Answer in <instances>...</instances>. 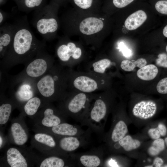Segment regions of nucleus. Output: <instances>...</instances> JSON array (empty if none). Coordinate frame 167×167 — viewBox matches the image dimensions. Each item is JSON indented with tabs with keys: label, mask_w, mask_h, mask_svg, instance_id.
I'll return each mask as SVG.
<instances>
[{
	"label": "nucleus",
	"mask_w": 167,
	"mask_h": 167,
	"mask_svg": "<svg viewBox=\"0 0 167 167\" xmlns=\"http://www.w3.org/2000/svg\"><path fill=\"white\" fill-rule=\"evenodd\" d=\"M26 18L17 20V28L5 57L11 60L23 59L37 53L43 48V41L38 40L28 26Z\"/></svg>",
	"instance_id": "nucleus-1"
},
{
	"label": "nucleus",
	"mask_w": 167,
	"mask_h": 167,
	"mask_svg": "<svg viewBox=\"0 0 167 167\" xmlns=\"http://www.w3.org/2000/svg\"><path fill=\"white\" fill-rule=\"evenodd\" d=\"M109 101L106 93H95L88 111L80 122L95 133L101 140L106 122L109 111Z\"/></svg>",
	"instance_id": "nucleus-2"
},
{
	"label": "nucleus",
	"mask_w": 167,
	"mask_h": 167,
	"mask_svg": "<svg viewBox=\"0 0 167 167\" xmlns=\"http://www.w3.org/2000/svg\"><path fill=\"white\" fill-rule=\"evenodd\" d=\"M70 69L64 71L60 67H56L52 74L47 75L42 77L37 84L40 94L45 97L54 96L56 99L64 100L70 92L69 78Z\"/></svg>",
	"instance_id": "nucleus-3"
},
{
	"label": "nucleus",
	"mask_w": 167,
	"mask_h": 167,
	"mask_svg": "<svg viewBox=\"0 0 167 167\" xmlns=\"http://www.w3.org/2000/svg\"><path fill=\"white\" fill-rule=\"evenodd\" d=\"M105 75L88 71L80 72L70 70L69 86L70 91L93 93L101 91L106 87Z\"/></svg>",
	"instance_id": "nucleus-4"
},
{
	"label": "nucleus",
	"mask_w": 167,
	"mask_h": 167,
	"mask_svg": "<svg viewBox=\"0 0 167 167\" xmlns=\"http://www.w3.org/2000/svg\"><path fill=\"white\" fill-rule=\"evenodd\" d=\"M95 94L71 91L66 100L64 99L62 112L80 123L88 111Z\"/></svg>",
	"instance_id": "nucleus-5"
},
{
	"label": "nucleus",
	"mask_w": 167,
	"mask_h": 167,
	"mask_svg": "<svg viewBox=\"0 0 167 167\" xmlns=\"http://www.w3.org/2000/svg\"><path fill=\"white\" fill-rule=\"evenodd\" d=\"M52 10L47 6L35 11L32 24L45 40L50 39L58 28V23Z\"/></svg>",
	"instance_id": "nucleus-6"
},
{
	"label": "nucleus",
	"mask_w": 167,
	"mask_h": 167,
	"mask_svg": "<svg viewBox=\"0 0 167 167\" xmlns=\"http://www.w3.org/2000/svg\"><path fill=\"white\" fill-rule=\"evenodd\" d=\"M56 54L63 64L71 67L79 63L82 56V51L81 48L77 46L75 43L69 42L59 45Z\"/></svg>",
	"instance_id": "nucleus-7"
},
{
	"label": "nucleus",
	"mask_w": 167,
	"mask_h": 167,
	"mask_svg": "<svg viewBox=\"0 0 167 167\" xmlns=\"http://www.w3.org/2000/svg\"><path fill=\"white\" fill-rule=\"evenodd\" d=\"M103 149L101 147L95 148L83 153L72 155V158L76 165L84 167L103 166Z\"/></svg>",
	"instance_id": "nucleus-8"
},
{
	"label": "nucleus",
	"mask_w": 167,
	"mask_h": 167,
	"mask_svg": "<svg viewBox=\"0 0 167 167\" xmlns=\"http://www.w3.org/2000/svg\"><path fill=\"white\" fill-rule=\"evenodd\" d=\"M118 115L115 116L110 131L103 137L104 141L108 146L118 141L125 136L128 132L126 123Z\"/></svg>",
	"instance_id": "nucleus-9"
},
{
	"label": "nucleus",
	"mask_w": 167,
	"mask_h": 167,
	"mask_svg": "<svg viewBox=\"0 0 167 167\" xmlns=\"http://www.w3.org/2000/svg\"><path fill=\"white\" fill-rule=\"evenodd\" d=\"M90 133L79 136L62 137L59 141V148L65 152H70L75 151L88 144Z\"/></svg>",
	"instance_id": "nucleus-10"
},
{
	"label": "nucleus",
	"mask_w": 167,
	"mask_h": 167,
	"mask_svg": "<svg viewBox=\"0 0 167 167\" xmlns=\"http://www.w3.org/2000/svg\"><path fill=\"white\" fill-rule=\"evenodd\" d=\"M17 20L14 24L5 23L0 27V53L4 57L13 39L17 28Z\"/></svg>",
	"instance_id": "nucleus-11"
},
{
	"label": "nucleus",
	"mask_w": 167,
	"mask_h": 167,
	"mask_svg": "<svg viewBox=\"0 0 167 167\" xmlns=\"http://www.w3.org/2000/svg\"><path fill=\"white\" fill-rule=\"evenodd\" d=\"M52 127L51 130L54 133L63 137L81 135L91 132L89 128L85 131L77 125L65 122Z\"/></svg>",
	"instance_id": "nucleus-12"
},
{
	"label": "nucleus",
	"mask_w": 167,
	"mask_h": 167,
	"mask_svg": "<svg viewBox=\"0 0 167 167\" xmlns=\"http://www.w3.org/2000/svg\"><path fill=\"white\" fill-rule=\"evenodd\" d=\"M157 109L156 104L152 101H143L135 105L132 110L133 114L136 117L146 119L152 117Z\"/></svg>",
	"instance_id": "nucleus-13"
},
{
	"label": "nucleus",
	"mask_w": 167,
	"mask_h": 167,
	"mask_svg": "<svg viewBox=\"0 0 167 167\" xmlns=\"http://www.w3.org/2000/svg\"><path fill=\"white\" fill-rule=\"evenodd\" d=\"M104 27V23L101 19L90 17L83 19L79 25L80 32L84 35H89L101 31Z\"/></svg>",
	"instance_id": "nucleus-14"
},
{
	"label": "nucleus",
	"mask_w": 167,
	"mask_h": 167,
	"mask_svg": "<svg viewBox=\"0 0 167 167\" xmlns=\"http://www.w3.org/2000/svg\"><path fill=\"white\" fill-rule=\"evenodd\" d=\"M47 62L46 58L39 57L33 60L26 69L27 75L32 77L36 78L43 75L47 69Z\"/></svg>",
	"instance_id": "nucleus-15"
},
{
	"label": "nucleus",
	"mask_w": 167,
	"mask_h": 167,
	"mask_svg": "<svg viewBox=\"0 0 167 167\" xmlns=\"http://www.w3.org/2000/svg\"><path fill=\"white\" fill-rule=\"evenodd\" d=\"M141 144L139 140L133 139L130 135H126L118 141L108 146L112 147L110 149H112L113 151H115L122 148L125 151L128 152L138 148Z\"/></svg>",
	"instance_id": "nucleus-16"
},
{
	"label": "nucleus",
	"mask_w": 167,
	"mask_h": 167,
	"mask_svg": "<svg viewBox=\"0 0 167 167\" xmlns=\"http://www.w3.org/2000/svg\"><path fill=\"white\" fill-rule=\"evenodd\" d=\"M147 15L143 11L139 10L130 15L124 23L126 28L129 30L136 29L146 20Z\"/></svg>",
	"instance_id": "nucleus-17"
},
{
	"label": "nucleus",
	"mask_w": 167,
	"mask_h": 167,
	"mask_svg": "<svg viewBox=\"0 0 167 167\" xmlns=\"http://www.w3.org/2000/svg\"><path fill=\"white\" fill-rule=\"evenodd\" d=\"M7 160L11 167H27V161L17 149L11 148L9 149L6 152Z\"/></svg>",
	"instance_id": "nucleus-18"
},
{
	"label": "nucleus",
	"mask_w": 167,
	"mask_h": 167,
	"mask_svg": "<svg viewBox=\"0 0 167 167\" xmlns=\"http://www.w3.org/2000/svg\"><path fill=\"white\" fill-rule=\"evenodd\" d=\"M11 131L14 141L16 144L22 145L27 142L28 136L19 123H13L11 126Z\"/></svg>",
	"instance_id": "nucleus-19"
},
{
	"label": "nucleus",
	"mask_w": 167,
	"mask_h": 167,
	"mask_svg": "<svg viewBox=\"0 0 167 167\" xmlns=\"http://www.w3.org/2000/svg\"><path fill=\"white\" fill-rule=\"evenodd\" d=\"M44 117L41 121L42 124L47 127L56 126L62 122L61 116L55 113L54 110L51 108L46 109L44 113Z\"/></svg>",
	"instance_id": "nucleus-20"
},
{
	"label": "nucleus",
	"mask_w": 167,
	"mask_h": 167,
	"mask_svg": "<svg viewBox=\"0 0 167 167\" xmlns=\"http://www.w3.org/2000/svg\"><path fill=\"white\" fill-rule=\"evenodd\" d=\"M112 64L110 60L104 58L95 61L88 66V71L96 74L105 75L106 69Z\"/></svg>",
	"instance_id": "nucleus-21"
},
{
	"label": "nucleus",
	"mask_w": 167,
	"mask_h": 167,
	"mask_svg": "<svg viewBox=\"0 0 167 167\" xmlns=\"http://www.w3.org/2000/svg\"><path fill=\"white\" fill-rule=\"evenodd\" d=\"M158 72L157 67L153 64L145 65L140 68L137 72V76L144 80H151L154 79Z\"/></svg>",
	"instance_id": "nucleus-22"
},
{
	"label": "nucleus",
	"mask_w": 167,
	"mask_h": 167,
	"mask_svg": "<svg viewBox=\"0 0 167 167\" xmlns=\"http://www.w3.org/2000/svg\"><path fill=\"white\" fill-rule=\"evenodd\" d=\"M146 64V60L143 58L138 59L134 62L125 59L122 61L120 67L123 70L130 71H132L136 67L141 68L145 66Z\"/></svg>",
	"instance_id": "nucleus-23"
},
{
	"label": "nucleus",
	"mask_w": 167,
	"mask_h": 167,
	"mask_svg": "<svg viewBox=\"0 0 167 167\" xmlns=\"http://www.w3.org/2000/svg\"><path fill=\"white\" fill-rule=\"evenodd\" d=\"M41 104L40 99L37 97H32L28 100L24 107L25 113L29 116H32L37 112Z\"/></svg>",
	"instance_id": "nucleus-24"
},
{
	"label": "nucleus",
	"mask_w": 167,
	"mask_h": 167,
	"mask_svg": "<svg viewBox=\"0 0 167 167\" xmlns=\"http://www.w3.org/2000/svg\"><path fill=\"white\" fill-rule=\"evenodd\" d=\"M66 166L64 160L60 157L52 156L45 159L41 163L40 167H63Z\"/></svg>",
	"instance_id": "nucleus-25"
},
{
	"label": "nucleus",
	"mask_w": 167,
	"mask_h": 167,
	"mask_svg": "<svg viewBox=\"0 0 167 167\" xmlns=\"http://www.w3.org/2000/svg\"><path fill=\"white\" fill-rule=\"evenodd\" d=\"M17 94V97L21 101H28L33 96L31 86L28 84L22 85L19 89Z\"/></svg>",
	"instance_id": "nucleus-26"
},
{
	"label": "nucleus",
	"mask_w": 167,
	"mask_h": 167,
	"mask_svg": "<svg viewBox=\"0 0 167 167\" xmlns=\"http://www.w3.org/2000/svg\"><path fill=\"white\" fill-rule=\"evenodd\" d=\"M34 137L37 142L45 144L50 147L54 148L57 143L54 138L51 135L44 133L36 134Z\"/></svg>",
	"instance_id": "nucleus-27"
},
{
	"label": "nucleus",
	"mask_w": 167,
	"mask_h": 167,
	"mask_svg": "<svg viewBox=\"0 0 167 167\" xmlns=\"http://www.w3.org/2000/svg\"><path fill=\"white\" fill-rule=\"evenodd\" d=\"M43 0H22V6L20 9L24 11L39 9Z\"/></svg>",
	"instance_id": "nucleus-28"
},
{
	"label": "nucleus",
	"mask_w": 167,
	"mask_h": 167,
	"mask_svg": "<svg viewBox=\"0 0 167 167\" xmlns=\"http://www.w3.org/2000/svg\"><path fill=\"white\" fill-rule=\"evenodd\" d=\"M12 109L9 103L3 104L0 106V124H4L8 121Z\"/></svg>",
	"instance_id": "nucleus-29"
},
{
	"label": "nucleus",
	"mask_w": 167,
	"mask_h": 167,
	"mask_svg": "<svg viewBox=\"0 0 167 167\" xmlns=\"http://www.w3.org/2000/svg\"><path fill=\"white\" fill-rule=\"evenodd\" d=\"M156 10L160 13L167 15V0H161L157 2L155 4Z\"/></svg>",
	"instance_id": "nucleus-30"
},
{
	"label": "nucleus",
	"mask_w": 167,
	"mask_h": 167,
	"mask_svg": "<svg viewBox=\"0 0 167 167\" xmlns=\"http://www.w3.org/2000/svg\"><path fill=\"white\" fill-rule=\"evenodd\" d=\"M156 88L160 93L167 94V77L163 78L159 81L157 84Z\"/></svg>",
	"instance_id": "nucleus-31"
},
{
	"label": "nucleus",
	"mask_w": 167,
	"mask_h": 167,
	"mask_svg": "<svg viewBox=\"0 0 167 167\" xmlns=\"http://www.w3.org/2000/svg\"><path fill=\"white\" fill-rule=\"evenodd\" d=\"M118 48L125 57L129 58L132 56L133 53L131 50L123 42H121L118 44Z\"/></svg>",
	"instance_id": "nucleus-32"
},
{
	"label": "nucleus",
	"mask_w": 167,
	"mask_h": 167,
	"mask_svg": "<svg viewBox=\"0 0 167 167\" xmlns=\"http://www.w3.org/2000/svg\"><path fill=\"white\" fill-rule=\"evenodd\" d=\"M75 4L83 9L89 8L92 6L93 0H73Z\"/></svg>",
	"instance_id": "nucleus-33"
},
{
	"label": "nucleus",
	"mask_w": 167,
	"mask_h": 167,
	"mask_svg": "<svg viewBox=\"0 0 167 167\" xmlns=\"http://www.w3.org/2000/svg\"><path fill=\"white\" fill-rule=\"evenodd\" d=\"M152 145L160 152L164 148V141L163 139L160 138L155 139L152 143Z\"/></svg>",
	"instance_id": "nucleus-34"
},
{
	"label": "nucleus",
	"mask_w": 167,
	"mask_h": 167,
	"mask_svg": "<svg viewBox=\"0 0 167 167\" xmlns=\"http://www.w3.org/2000/svg\"><path fill=\"white\" fill-rule=\"evenodd\" d=\"M134 0H113L114 6L118 8H122L126 6Z\"/></svg>",
	"instance_id": "nucleus-35"
},
{
	"label": "nucleus",
	"mask_w": 167,
	"mask_h": 167,
	"mask_svg": "<svg viewBox=\"0 0 167 167\" xmlns=\"http://www.w3.org/2000/svg\"><path fill=\"white\" fill-rule=\"evenodd\" d=\"M148 134L150 137L153 139H156L160 138L161 135L157 127L151 128L148 130Z\"/></svg>",
	"instance_id": "nucleus-36"
},
{
	"label": "nucleus",
	"mask_w": 167,
	"mask_h": 167,
	"mask_svg": "<svg viewBox=\"0 0 167 167\" xmlns=\"http://www.w3.org/2000/svg\"><path fill=\"white\" fill-rule=\"evenodd\" d=\"M157 127L160 132L161 135L164 136L166 135L167 132V129L164 125L160 123L158 124Z\"/></svg>",
	"instance_id": "nucleus-37"
},
{
	"label": "nucleus",
	"mask_w": 167,
	"mask_h": 167,
	"mask_svg": "<svg viewBox=\"0 0 167 167\" xmlns=\"http://www.w3.org/2000/svg\"><path fill=\"white\" fill-rule=\"evenodd\" d=\"M163 161L162 159L159 157H156L153 162V164L156 167H160L163 164Z\"/></svg>",
	"instance_id": "nucleus-38"
},
{
	"label": "nucleus",
	"mask_w": 167,
	"mask_h": 167,
	"mask_svg": "<svg viewBox=\"0 0 167 167\" xmlns=\"http://www.w3.org/2000/svg\"><path fill=\"white\" fill-rule=\"evenodd\" d=\"M6 14L1 11L0 12V25L2 24L5 19L6 15Z\"/></svg>",
	"instance_id": "nucleus-39"
},
{
	"label": "nucleus",
	"mask_w": 167,
	"mask_h": 167,
	"mask_svg": "<svg viewBox=\"0 0 167 167\" xmlns=\"http://www.w3.org/2000/svg\"><path fill=\"white\" fill-rule=\"evenodd\" d=\"M163 33L165 36L167 37V25L164 28Z\"/></svg>",
	"instance_id": "nucleus-40"
},
{
	"label": "nucleus",
	"mask_w": 167,
	"mask_h": 167,
	"mask_svg": "<svg viewBox=\"0 0 167 167\" xmlns=\"http://www.w3.org/2000/svg\"><path fill=\"white\" fill-rule=\"evenodd\" d=\"M2 139L1 136H0V147L1 148L2 146Z\"/></svg>",
	"instance_id": "nucleus-41"
},
{
	"label": "nucleus",
	"mask_w": 167,
	"mask_h": 167,
	"mask_svg": "<svg viewBox=\"0 0 167 167\" xmlns=\"http://www.w3.org/2000/svg\"><path fill=\"white\" fill-rule=\"evenodd\" d=\"M165 142L167 145V137H166V138H165Z\"/></svg>",
	"instance_id": "nucleus-42"
},
{
	"label": "nucleus",
	"mask_w": 167,
	"mask_h": 167,
	"mask_svg": "<svg viewBox=\"0 0 167 167\" xmlns=\"http://www.w3.org/2000/svg\"><path fill=\"white\" fill-rule=\"evenodd\" d=\"M166 52H167V45H166Z\"/></svg>",
	"instance_id": "nucleus-43"
}]
</instances>
